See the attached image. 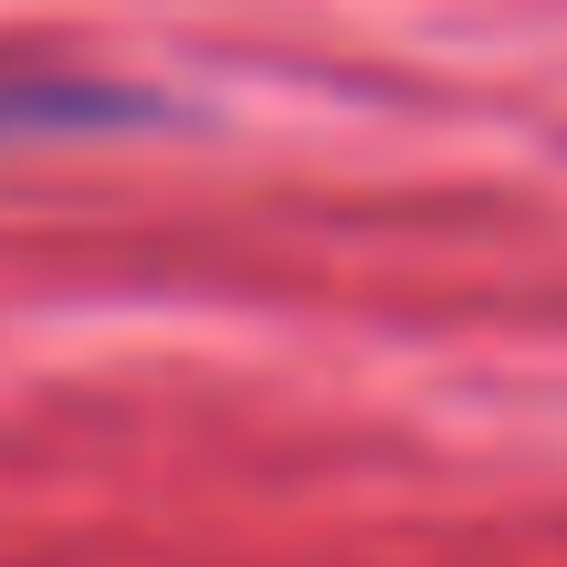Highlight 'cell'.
I'll return each instance as SVG.
<instances>
[{
    "label": "cell",
    "instance_id": "1",
    "mask_svg": "<svg viewBox=\"0 0 567 567\" xmlns=\"http://www.w3.org/2000/svg\"><path fill=\"white\" fill-rule=\"evenodd\" d=\"M137 105L116 84H84V74H32V63H0V137H53V126H116Z\"/></svg>",
    "mask_w": 567,
    "mask_h": 567
}]
</instances>
